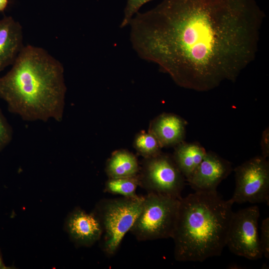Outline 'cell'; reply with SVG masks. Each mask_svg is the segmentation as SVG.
<instances>
[{"mask_svg": "<svg viewBox=\"0 0 269 269\" xmlns=\"http://www.w3.org/2000/svg\"><path fill=\"white\" fill-rule=\"evenodd\" d=\"M0 77V98L8 111L26 121L61 122L66 86L61 62L44 49L28 45Z\"/></svg>", "mask_w": 269, "mask_h": 269, "instance_id": "7a4b0ae2", "label": "cell"}, {"mask_svg": "<svg viewBox=\"0 0 269 269\" xmlns=\"http://www.w3.org/2000/svg\"><path fill=\"white\" fill-rule=\"evenodd\" d=\"M206 150L198 142L183 141L174 146L171 155L177 167L186 181L203 159Z\"/></svg>", "mask_w": 269, "mask_h": 269, "instance_id": "4fadbf2b", "label": "cell"}, {"mask_svg": "<svg viewBox=\"0 0 269 269\" xmlns=\"http://www.w3.org/2000/svg\"><path fill=\"white\" fill-rule=\"evenodd\" d=\"M139 170L140 165L136 156L125 149L114 151L107 160L105 167L109 178L136 176Z\"/></svg>", "mask_w": 269, "mask_h": 269, "instance_id": "5bb4252c", "label": "cell"}, {"mask_svg": "<svg viewBox=\"0 0 269 269\" xmlns=\"http://www.w3.org/2000/svg\"><path fill=\"white\" fill-rule=\"evenodd\" d=\"M8 0H0V11H3L6 7Z\"/></svg>", "mask_w": 269, "mask_h": 269, "instance_id": "44dd1931", "label": "cell"}, {"mask_svg": "<svg viewBox=\"0 0 269 269\" xmlns=\"http://www.w3.org/2000/svg\"><path fill=\"white\" fill-rule=\"evenodd\" d=\"M262 155L267 158L269 156V128L267 127L263 132L261 139Z\"/></svg>", "mask_w": 269, "mask_h": 269, "instance_id": "ffe728a7", "label": "cell"}, {"mask_svg": "<svg viewBox=\"0 0 269 269\" xmlns=\"http://www.w3.org/2000/svg\"><path fill=\"white\" fill-rule=\"evenodd\" d=\"M12 138V130L0 110V151L5 147Z\"/></svg>", "mask_w": 269, "mask_h": 269, "instance_id": "ac0fdd59", "label": "cell"}, {"mask_svg": "<svg viewBox=\"0 0 269 269\" xmlns=\"http://www.w3.org/2000/svg\"><path fill=\"white\" fill-rule=\"evenodd\" d=\"M152 0H127L124 15L120 25L121 28L129 26L131 19L145 3Z\"/></svg>", "mask_w": 269, "mask_h": 269, "instance_id": "e0dca14e", "label": "cell"}, {"mask_svg": "<svg viewBox=\"0 0 269 269\" xmlns=\"http://www.w3.org/2000/svg\"><path fill=\"white\" fill-rule=\"evenodd\" d=\"M260 216L257 205L233 213L226 246L233 254L251 260L263 257L258 232Z\"/></svg>", "mask_w": 269, "mask_h": 269, "instance_id": "ba28073f", "label": "cell"}, {"mask_svg": "<svg viewBox=\"0 0 269 269\" xmlns=\"http://www.w3.org/2000/svg\"><path fill=\"white\" fill-rule=\"evenodd\" d=\"M65 228L71 240L78 247H91L100 240L102 235L100 223L94 213L79 208L68 216Z\"/></svg>", "mask_w": 269, "mask_h": 269, "instance_id": "30bf717a", "label": "cell"}, {"mask_svg": "<svg viewBox=\"0 0 269 269\" xmlns=\"http://www.w3.org/2000/svg\"><path fill=\"white\" fill-rule=\"evenodd\" d=\"M139 185L138 175L132 177L109 178L106 182L104 192L119 194L124 197L137 198L140 196L136 193Z\"/></svg>", "mask_w": 269, "mask_h": 269, "instance_id": "9a60e30c", "label": "cell"}, {"mask_svg": "<svg viewBox=\"0 0 269 269\" xmlns=\"http://www.w3.org/2000/svg\"><path fill=\"white\" fill-rule=\"evenodd\" d=\"M188 122L173 113H163L150 123L148 132L158 140L161 146H175L184 141Z\"/></svg>", "mask_w": 269, "mask_h": 269, "instance_id": "8fae6325", "label": "cell"}, {"mask_svg": "<svg viewBox=\"0 0 269 269\" xmlns=\"http://www.w3.org/2000/svg\"><path fill=\"white\" fill-rule=\"evenodd\" d=\"M260 243L263 254L266 259H269V218L264 219L261 227Z\"/></svg>", "mask_w": 269, "mask_h": 269, "instance_id": "d6986e66", "label": "cell"}, {"mask_svg": "<svg viewBox=\"0 0 269 269\" xmlns=\"http://www.w3.org/2000/svg\"><path fill=\"white\" fill-rule=\"evenodd\" d=\"M134 145L138 153L147 158L155 156L161 151L162 147L157 138L148 132L141 131L134 138Z\"/></svg>", "mask_w": 269, "mask_h": 269, "instance_id": "2e32d148", "label": "cell"}, {"mask_svg": "<svg viewBox=\"0 0 269 269\" xmlns=\"http://www.w3.org/2000/svg\"><path fill=\"white\" fill-rule=\"evenodd\" d=\"M23 46L19 22L11 16L0 19V71L13 63Z\"/></svg>", "mask_w": 269, "mask_h": 269, "instance_id": "7c38bea8", "label": "cell"}, {"mask_svg": "<svg viewBox=\"0 0 269 269\" xmlns=\"http://www.w3.org/2000/svg\"><path fill=\"white\" fill-rule=\"evenodd\" d=\"M143 201V196L123 197L103 199L96 204L92 212L100 223L101 247L107 257H111L117 252L124 236L139 215Z\"/></svg>", "mask_w": 269, "mask_h": 269, "instance_id": "277c9868", "label": "cell"}, {"mask_svg": "<svg viewBox=\"0 0 269 269\" xmlns=\"http://www.w3.org/2000/svg\"><path fill=\"white\" fill-rule=\"evenodd\" d=\"M265 17L256 0H162L134 15L130 41L178 86L208 91L254 60Z\"/></svg>", "mask_w": 269, "mask_h": 269, "instance_id": "6da1fadb", "label": "cell"}, {"mask_svg": "<svg viewBox=\"0 0 269 269\" xmlns=\"http://www.w3.org/2000/svg\"><path fill=\"white\" fill-rule=\"evenodd\" d=\"M235 188L231 200L242 204L269 203V162L258 155L237 166Z\"/></svg>", "mask_w": 269, "mask_h": 269, "instance_id": "52a82bcc", "label": "cell"}, {"mask_svg": "<svg viewBox=\"0 0 269 269\" xmlns=\"http://www.w3.org/2000/svg\"><path fill=\"white\" fill-rule=\"evenodd\" d=\"M233 204L217 191H195L182 197L171 238L175 260L202 262L220 256L226 246Z\"/></svg>", "mask_w": 269, "mask_h": 269, "instance_id": "3957f363", "label": "cell"}, {"mask_svg": "<svg viewBox=\"0 0 269 269\" xmlns=\"http://www.w3.org/2000/svg\"><path fill=\"white\" fill-rule=\"evenodd\" d=\"M233 170L231 162L209 150L186 181L195 191H217L219 184Z\"/></svg>", "mask_w": 269, "mask_h": 269, "instance_id": "9c48e42d", "label": "cell"}, {"mask_svg": "<svg viewBox=\"0 0 269 269\" xmlns=\"http://www.w3.org/2000/svg\"><path fill=\"white\" fill-rule=\"evenodd\" d=\"M179 202L177 198L147 192L130 231L139 241L171 238Z\"/></svg>", "mask_w": 269, "mask_h": 269, "instance_id": "5b68a950", "label": "cell"}, {"mask_svg": "<svg viewBox=\"0 0 269 269\" xmlns=\"http://www.w3.org/2000/svg\"><path fill=\"white\" fill-rule=\"evenodd\" d=\"M139 186L147 192L180 199L186 180L172 155L161 152L144 158L138 173Z\"/></svg>", "mask_w": 269, "mask_h": 269, "instance_id": "8992f818", "label": "cell"}, {"mask_svg": "<svg viewBox=\"0 0 269 269\" xmlns=\"http://www.w3.org/2000/svg\"><path fill=\"white\" fill-rule=\"evenodd\" d=\"M7 269V268H6V267L4 265L0 253V269Z\"/></svg>", "mask_w": 269, "mask_h": 269, "instance_id": "7402d4cb", "label": "cell"}]
</instances>
